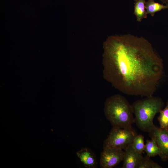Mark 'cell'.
I'll list each match as a JSON object with an SVG mask.
<instances>
[{"mask_svg": "<svg viewBox=\"0 0 168 168\" xmlns=\"http://www.w3.org/2000/svg\"><path fill=\"white\" fill-rule=\"evenodd\" d=\"M104 78L123 93L153 96L164 74L162 59L146 39L130 34L110 37L104 46Z\"/></svg>", "mask_w": 168, "mask_h": 168, "instance_id": "1", "label": "cell"}, {"mask_svg": "<svg viewBox=\"0 0 168 168\" xmlns=\"http://www.w3.org/2000/svg\"><path fill=\"white\" fill-rule=\"evenodd\" d=\"M104 111L113 127L130 128L135 122L132 105L120 94H116L106 99Z\"/></svg>", "mask_w": 168, "mask_h": 168, "instance_id": "2", "label": "cell"}, {"mask_svg": "<svg viewBox=\"0 0 168 168\" xmlns=\"http://www.w3.org/2000/svg\"><path fill=\"white\" fill-rule=\"evenodd\" d=\"M135 123L141 130L150 133L157 126L153 123L155 115L162 110L164 103L160 98L153 96L138 100L132 105Z\"/></svg>", "mask_w": 168, "mask_h": 168, "instance_id": "3", "label": "cell"}, {"mask_svg": "<svg viewBox=\"0 0 168 168\" xmlns=\"http://www.w3.org/2000/svg\"><path fill=\"white\" fill-rule=\"evenodd\" d=\"M132 128L113 127L107 138L104 141L103 148H114L124 150L130 145L137 135Z\"/></svg>", "mask_w": 168, "mask_h": 168, "instance_id": "4", "label": "cell"}, {"mask_svg": "<svg viewBox=\"0 0 168 168\" xmlns=\"http://www.w3.org/2000/svg\"><path fill=\"white\" fill-rule=\"evenodd\" d=\"M100 155V165L101 168H112L123 161V150L114 148H104Z\"/></svg>", "mask_w": 168, "mask_h": 168, "instance_id": "5", "label": "cell"}, {"mask_svg": "<svg viewBox=\"0 0 168 168\" xmlns=\"http://www.w3.org/2000/svg\"><path fill=\"white\" fill-rule=\"evenodd\" d=\"M150 136L155 138L159 148L158 155L163 161L168 160V129H163L156 127L149 133Z\"/></svg>", "mask_w": 168, "mask_h": 168, "instance_id": "6", "label": "cell"}, {"mask_svg": "<svg viewBox=\"0 0 168 168\" xmlns=\"http://www.w3.org/2000/svg\"><path fill=\"white\" fill-rule=\"evenodd\" d=\"M122 168H138L143 158L142 154L136 151L132 144L129 145L124 150Z\"/></svg>", "mask_w": 168, "mask_h": 168, "instance_id": "7", "label": "cell"}, {"mask_svg": "<svg viewBox=\"0 0 168 168\" xmlns=\"http://www.w3.org/2000/svg\"><path fill=\"white\" fill-rule=\"evenodd\" d=\"M76 154L86 167L95 168L97 167V163L96 156L90 149L82 148L77 152Z\"/></svg>", "mask_w": 168, "mask_h": 168, "instance_id": "8", "label": "cell"}, {"mask_svg": "<svg viewBox=\"0 0 168 168\" xmlns=\"http://www.w3.org/2000/svg\"><path fill=\"white\" fill-rule=\"evenodd\" d=\"M134 1V14L137 20L141 22L143 18L147 17V13L145 9L146 0H133Z\"/></svg>", "mask_w": 168, "mask_h": 168, "instance_id": "9", "label": "cell"}, {"mask_svg": "<svg viewBox=\"0 0 168 168\" xmlns=\"http://www.w3.org/2000/svg\"><path fill=\"white\" fill-rule=\"evenodd\" d=\"M151 140L147 139L145 144L144 152L147 156L153 157L159 155L160 150L155 138L152 137Z\"/></svg>", "mask_w": 168, "mask_h": 168, "instance_id": "10", "label": "cell"}, {"mask_svg": "<svg viewBox=\"0 0 168 168\" xmlns=\"http://www.w3.org/2000/svg\"><path fill=\"white\" fill-rule=\"evenodd\" d=\"M168 9V6L155 2L154 0H148L145 3V9L147 14L153 16L156 12L165 9Z\"/></svg>", "mask_w": 168, "mask_h": 168, "instance_id": "11", "label": "cell"}, {"mask_svg": "<svg viewBox=\"0 0 168 168\" xmlns=\"http://www.w3.org/2000/svg\"><path fill=\"white\" fill-rule=\"evenodd\" d=\"M158 120L160 124V128L163 129H168V100L165 108L159 112Z\"/></svg>", "mask_w": 168, "mask_h": 168, "instance_id": "12", "label": "cell"}, {"mask_svg": "<svg viewBox=\"0 0 168 168\" xmlns=\"http://www.w3.org/2000/svg\"><path fill=\"white\" fill-rule=\"evenodd\" d=\"M132 145L137 152L142 154L144 152L145 144L144 137L142 134H137L134 138Z\"/></svg>", "mask_w": 168, "mask_h": 168, "instance_id": "13", "label": "cell"}, {"mask_svg": "<svg viewBox=\"0 0 168 168\" xmlns=\"http://www.w3.org/2000/svg\"><path fill=\"white\" fill-rule=\"evenodd\" d=\"M162 167L151 160L147 155L143 157L138 168H162Z\"/></svg>", "mask_w": 168, "mask_h": 168, "instance_id": "14", "label": "cell"}, {"mask_svg": "<svg viewBox=\"0 0 168 168\" xmlns=\"http://www.w3.org/2000/svg\"><path fill=\"white\" fill-rule=\"evenodd\" d=\"M163 3L168 6V0H160Z\"/></svg>", "mask_w": 168, "mask_h": 168, "instance_id": "15", "label": "cell"}]
</instances>
